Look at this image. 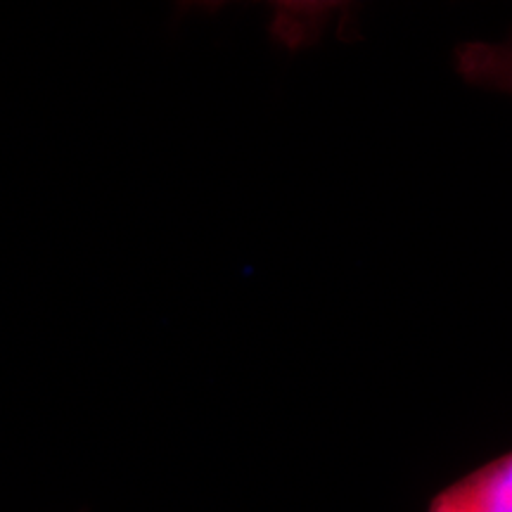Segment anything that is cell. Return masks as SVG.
Segmentation results:
<instances>
[{
  "label": "cell",
  "mask_w": 512,
  "mask_h": 512,
  "mask_svg": "<svg viewBox=\"0 0 512 512\" xmlns=\"http://www.w3.org/2000/svg\"><path fill=\"white\" fill-rule=\"evenodd\" d=\"M427 512H512V451L441 489Z\"/></svg>",
  "instance_id": "obj_1"
},
{
  "label": "cell",
  "mask_w": 512,
  "mask_h": 512,
  "mask_svg": "<svg viewBox=\"0 0 512 512\" xmlns=\"http://www.w3.org/2000/svg\"><path fill=\"white\" fill-rule=\"evenodd\" d=\"M456 69L470 86L512 95V36L501 43H463L456 48Z\"/></svg>",
  "instance_id": "obj_2"
}]
</instances>
